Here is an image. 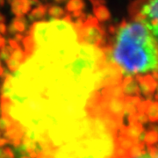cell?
<instances>
[{
    "label": "cell",
    "instance_id": "obj_1",
    "mask_svg": "<svg viewBox=\"0 0 158 158\" xmlns=\"http://www.w3.org/2000/svg\"><path fill=\"white\" fill-rule=\"evenodd\" d=\"M107 58L118 65L123 75L158 71V48L146 25L133 19L117 26L105 47Z\"/></svg>",
    "mask_w": 158,
    "mask_h": 158
},
{
    "label": "cell",
    "instance_id": "obj_2",
    "mask_svg": "<svg viewBox=\"0 0 158 158\" xmlns=\"http://www.w3.org/2000/svg\"><path fill=\"white\" fill-rule=\"evenodd\" d=\"M130 17L143 22L158 48V0H135L128 8Z\"/></svg>",
    "mask_w": 158,
    "mask_h": 158
},
{
    "label": "cell",
    "instance_id": "obj_3",
    "mask_svg": "<svg viewBox=\"0 0 158 158\" xmlns=\"http://www.w3.org/2000/svg\"><path fill=\"white\" fill-rule=\"evenodd\" d=\"M75 28L77 30V40L80 44L100 48H104L106 45V29L99 25L98 20L95 17L87 15L85 23Z\"/></svg>",
    "mask_w": 158,
    "mask_h": 158
},
{
    "label": "cell",
    "instance_id": "obj_4",
    "mask_svg": "<svg viewBox=\"0 0 158 158\" xmlns=\"http://www.w3.org/2000/svg\"><path fill=\"white\" fill-rule=\"evenodd\" d=\"M135 79L138 82L141 93L146 98V99H150L154 97L155 91L157 89L158 82L153 77L152 74H138L135 75Z\"/></svg>",
    "mask_w": 158,
    "mask_h": 158
},
{
    "label": "cell",
    "instance_id": "obj_5",
    "mask_svg": "<svg viewBox=\"0 0 158 158\" xmlns=\"http://www.w3.org/2000/svg\"><path fill=\"white\" fill-rule=\"evenodd\" d=\"M121 86L125 96L141 97L138 82L135 77H134L132 75H127L126 77L122 79Z\"/></svg>",
    "mask_w": 158,
    "mask_h": 158
},
{
    "label": "cell",
    "instance_id": "obj_6",
    "mask_svg": "<svg viewBox=\"0 0 158 158\" xmlns=\"http://www.w3.org/2000/svg\"><path fill=\"white\" fill-rule=\"evenodd\" d=\"M93 13L98 22H106L111 19V12L106 4L93 6Z\"/></svg>",
    "mask_w": 158,
    "mask_h": 158
},
{
    "label": "cell",
    "instance_id": "obj_7",
    "mask_svg": "<svg viewBox=\"0 0 158 158\" xmlns=\"http://www.w3.org/2000/svg\"><path fill=\"white\" fill-rule=\"evenodd\" d=\"M48 6L49 5H42V4L37 6L36 8H34V10L29 13V19L31 21H35L36 22V21H38L40 19H41L42 18H44L47 11H48Z\"/></svg>",
    "mask_w": 158,
    "mask_h": 158
},
{
    "label": "cell",
    "instance_id": "obj_8",
    "mask_svg": "<svg viewBox=\"0 0 158 158\" xmlns=\"http://www.w3.org/2000/svg\"><path fill=\"white\" fill-rule=\"evenodd\" d=\"M135 144V141L133 139H131L130 137L122 135V134L118 133V135L115 138V146L123 148L127 150H129Z\"/></svg>",
    "mask_w": 158,
    "mask_h": 158
},
{
    "label": "cell",
    "instance_id": "obj_9",
    "mask_svg": "<svg viewBox=\"0 0 158 158\" xmlns=\"http://www.w3.org/2000/svg\"><path fill=\"white\" fill-rule=\"evenodd\" d=\"M148 120L151 121L152 123L157 122L158 121V101L153 102L149 104L146 112Z\"/></svg>",
    "mask_w": 158,
    "mask_h": 158
},
{
    "label": "cell",
    "instance_id": "obj_10",
    "mask_svg": "<svg viewBox=\"0 0 158 158\" xmlns=\"http://www.w3.org/2000/svg\"><path fill=\"white\" fill-rule=\"evenodd\" d=\"M11 23L14 26V27H15L18 33H24L27 30V27L28 26V22L24 16L15 17L12 19Z\"/></svg>",
    "mask_w": 158,
    "mask_h": 158
},
{
    "label": "cell",
    "instance_id": "obj_11",
    "mask_svg": "<svg viewBox=\"0 0 158 158\" xmlns=\"http://www.w3.org/2000/svg\"><path fill=\"white\" fill-rule=\"evenodd\" d=\"M65 7H66V11L69 13L77 10L84 11V9L85 8V3L84 0H68Z\"/></svg>",
    "mask_w": 158,
    "mask_h": 158
},
{
    "label": "cell",
    "instance_id": "obj_12",
    "mask_svg": "<svg viewBox=\"0 0 158 158\" xmlns=\"http://www.w3.org/2000/svg\"><path fill=\"white\" fill-rule=\"evenodd\" d=\"M16 122L17 120H14L10 116L2 115L0 117V132H6L9 130L15 125Z\"/></svg>",
    "mask_w": 158,
    "mask_h": 158
},
{
    "label": "cell",
    "instance_id": "obj_13",
    "mask_svg": "<svg viewBox=\"0 0 158 158\" xmlns=\"http://www.w3.org/2000/svg\"><path fill=\"white\" fill-rule=\"evenodd\" d=\"M48 13L49 16L54 19H61L66 15V11L59 6H48Z\"/></svg>",
    "mask_w": 158,
    "mask_h": 158
},
{
    "label": "cell",
    "instance_id": "obj_14",
    "mask_svg": "<svg viewBox=\"0 0 158 158\" xmlns=\"http://www.w3.org/2000/svg\"><path fill=\"white\" fill-rule=\"evenodd\" d=\"M146 146H154L158 144V133L152 129L146 131V135L144 139Z\"/></svg>",
    "mask_w": 158,
    "mask_h": 158
},
{
    "label": "cell",
    "instance_id": "obj_15",
    "mask_svg": "<svg viewBox=\"0 0 158 158\" xmlns=\"http://www.w3.org/2000/svg\"><path fill=\"white\" fill-rule=\"evenodd\" d=\"M13 50L14 49L10 46H4L2 48H0V59L6 62L11 57Z\"/></svg>",
    "mask_w": 158,
    "mask_h": 158
},
{
    "label": "cell",
    "instance_id": "obj_16",
    "mask_svg": "<svg viewBox=\"0 0 158 158\" xmlns=\"http://www.w3.org/2000/svg\"><path fill=\"white\" fill-rule=\"evenodd\" d=\"M21 64H22L21 62H19L17 60H15V59H13V58H11V57L6 62L7 68L11 72H15L16 70H18Z\"/></svg>",
    "mask_w": 158,
    "mask_h": 158
},
{
    "label": "cell",
    "instance_id": "obj_17",
    "mask_svg": "<svg viewBox=\"0 0 158 158\" xmlns=\"http://www.w3.org/2000/svg\"><path fill=\"white\" fill-rule=\"evenodd\" d=\"M11 12L16 16V17H19V16H24L21 11V7L19 5V0H15L14 2H12L11 4Z\"/></svg>",
    "mask_w": 158,
    "mask_h": 158
},
{
    "label": "cell",
    "instance_id": "obj_18",
    "mask_svg": "<svg viewBox=\"0 0 158 158\" xmlns=\"http://www.w3.org/2000/svg\"><path fill=\"white\" fill-rule=\"evenodd\" d=\"M11 58L17 60L19 62H20L22 63L25 59H26V54H25V51H23L21 48H19V49H14L12 54H11Z\"/></svg>",
    "mask_w": 158,
    "mask_h": 158
},
{
    "label": "cell",
    "instance_id": "obj_19",
    "mask_svg": "<svg viewBox=\"0 0 158 158\" xmlns=\"http://www.w3.org/2000/svg\"><path fill=\"white\" fill-rule=\"evenodd\" d=\"M19 5H20V7H21V11H22V13L25 15V14H27L30 10H31V4L29 2L28 0H19Z\"/></svg>",
    "mask_w": 158,
    "mask_h": 158
},
{
    "label": "cell",
    "instance_id": "obj_20",
    "mask_svg": "<svg viewBox=\"0 0 158 158\" xmlns=\"http://www.w3.org/2000/svg\"><path fill=\"white\" fill-rule=\"evenodd\" d=\"M136 119H137V122L141 123V125L148 124V122L149 121L147 114L144 113H137V114H136Z\"/></svg>",
    "mask_w": 158,
    "mask_h": 158
},
{
    "label": "cell",
    "instance_id": "obj_21",
    "mask_svg": "<svg viewBox=\"0 0 158 158\" xmlns=\"http://www.w3.org/2000/svg\"><path fill=\"white\" fill-rule=\"evenodd\" d=\"M4 154H5L4 158H15L14 152H13V150H11V148H4Z\"/></svg>",
    "mask_w": 158,
    "mask_h": 158
},
{
    "label": "cell",
    "instance_id": "obj_22",
    "mask_svg": "<svg viewBox=\"0 0 158 158\" xmlns=\"http://www.w3.org/2000/svg\"><path fill=\"white\" fill-rule=\"evenodd\" d=\"M8 43H9V46H10L11 48H12L13 49L21 48V47L19 44V42H17L14 39H8Z\"/></svg>",
    "mask_w": 158,
    "mask_h": 158
},
{
    "label": "cell",
    "instance_id": "obj_23",
    "mask_svg": "<svg viewBox=\"0 0 158 158\" xmlns=\"http://www.w3.org/2000/svg\"><path fill=\"white\" fill-rule=\"evenodd\" d=\"M156 146L158 147V144H156ZM135 158H153V157L150 156V154L148 152V151H145V150H144V151L141 153L140 156H136V157ZM155 158H158V156H156V157H155Z\"/></svg>",
    "mask_w": 158,
    "mask_h": 158
},
{
    "label": "cell",
    "instance_id": "obj_24",
    "mask_svg": "<svg viewBox=\"0 0 158 158\" xmlns=\"http://www.w3.org/2000/svg\"><path fill=\"white\" fill-rule=\"evenodd\" d=\"M90 2L93 6H98V5H105L106 4V0H90Z\"/></svg>",
    "mask_w": 158,
    "mask_h": 158
},
{
    "label": "cell",
    "instance_id": "obj_25",
    "mask_svg": "<svg viewBox=\"0 0 158 158\" xmlns=\"http://www.w3.org/2000/svg\"><path fill=\"white\" fill-rule=\"evenodd\" d=\"M7 32V27L5 22H0V34L5 35Z\"/></svg>",
    "mask_w": 158,
    "mask_h": 158
},
{
    "label": "cell",
    "instance_id": "obj_26",
    "mask_svg": "<svg viewBox=\"0 0 158 158\" xmlns=\"http://www.w3.org/2000/svg\"><path fill=\"white\" fill-rule=\"evenodd\" d=\"M7 31H8V33L11 34V35H14L16 33H18L17 31H16V29H15V27H14V26L12 25V23H11L9 25V27L7 28Z\"/></svg>",
    "mask_w": 158,
    "mask_h": 158
},
{
    "label": "cell",
    "instance_id": "obj_27",
    "mask_svg": "<svg viewBox=\"0 0 158 158\" xmlns=\"http://www.w3.org/2000/svg\"><path fill=\"white\" fill-rule=\"evenodd\" d=\"M13 36H14V38H13V39L15 40L17 42H20V41H22L23 39H24V35L22 34V33H19V34L16 33V34H14Z\"/></svg>",
    "mask_w": 158,
    "mask_h": 158
},
{
    "label": "cell",
    "instance_id": "obj_28",
    "mask_svg": "<svg viewBox=\"0 0 158 158\" xmlns=\"http://www.w3.org/2000/svg\"><path fill=\"white\" fill-rule=\"evenodd\" d=\"M28 1L30 2L31 6H39L41 4L40 0H28Z\"/></svg>",
    "mask_w": 158,
    "mask_h": 158
},
{
    "label": "cell",
    "instance_id": "obj_29",
    "mask_svg": "<svg viewBox=\"0 0 158 158\" xmlns=\"http://www.w3.org/2000/svg\"><path fill=\"white\" fill-rule=\"evenodd\" d=\"M148 129H152V130H154V131H156V132H157L158 133V126L156 124L149 125V127H148Z\"/></svg>",
    "mask_w": 158,
    "mask_h": 158
},
{
    "label": "cell",
    "instance_id": "obj_30",
    "mask_svg": "<svg viewBox=\"0 0 158 158\" xmlns=\"http://www.w3.org/2000/svg\"><path fill=\"white\" fill-rule=\"evenodd\" d=\"M4 46H6V40L3 37H0V48H2Z\"/></svg>",
    "mask_w": 158,
    "mask_h": 158
},
{
    "label": "cell",
    "instance_id": "obj_31",
    "mask_svg": "<svg viewBox=\"0 0 158 158\" xmlns=\"http://www.w3.org/2000/svg\"><path fill=\"white\" fill-rule=\"evenodd\" d=\"M5 154H4V148L0 147V158H4Z\"/></svg>",
    "mask_w": 158,
    "mask_h": 158
},
{
    "label": "cell",
    "instance_id": "obj_32",
    "mask_svg": "<svg viewBox=\"0 0 158 158\" xmlns=\"http://www.w3.org/2000/svg\"><path fill=\"white\" fill-rule=\"evenodd\" d=\"M5 21H6V17L2 13H0V22H5Z\"/></svg>",
    "mask_w": 158,
    "mask_h": 158
},
{
    "label": "cell",
    "instance_id": "obj_33",
    "mask_svg": "<svg viewBox=\"0 0 158 158\" xmlns=\"http://www.w3.org/2000/svg\"><path fill=\"white\" fill-rule=\"evenodd\" d=\"M56 3H57V4H62V3H64L66 0H54Z\"/></svg>",
    "mask_w": 158,
    "mask_h": 158
},
{
    "label": "cell",
    "instance_id": "obj_34",
    "mask_svg": "<svg viewBox=\"0 0 158 158\" xmlns=\"http://www.w3.org/2000/svg\"><path fill=\"white\" fill-rule=\"evenodd\" d=\"M5 2H6V0H0V7H3L5 6Z\"/></svg>",
    "mask_w": 158,
    "mask_h": 158
},
{
    "label": "cell",
    "instance_id": "obj_35",
    "mask_svg": "<svg viewBox=\"0 0 158 158\" xmlns=\"http://www.w3.org/2000/svg\"><path fill=\"white\" fill-rule=\"evenodd\" d=\"M157 89H158V86H157ZM155 98H156V99H157V100H158V90H157V93H156V94L155 95Z\"/></svg>",
    "mask_w": 158,
    "mask_h": 158
},
{
    "label": "cell",
    "instance_id": "obj_36",
    "mask_svg": "<svg viewBox=\"0 0 158 158\" xmlns=\"http://www.w3.org/2000/svg\"><path fill=\"white\" fill-rule=\"evenodd\" d=\"M14 1H15V0H7V2H8V3H9L10 5H11L12 2H14Z\"/></svg>",
    "mask_w": 158,
    "mask_h": 158
},
{
    "label": "cell",
    "instance_id": "obj_37",
    "mask_svg": "<svg viewBox=\"0 0 158 158\" xmlns=\"http://www.w3.org/2000/svg\"><path fill=\"white\" fill-rule=\"evenodd\" d=\"M121 158H130L129 156H126V157H121Z\"/></svg>",
    "mask_w": 158,
    "mask_h": 158
},
{
    "label": "cell",
    "instance_id": "obj_38",
    "mask_svg": "<svg viewBox=\"0 0 158 158\" xmlns=\"http://www.w3.org/2000/svg\"><path fill=\"white\" fill-rule=\"evenodd\" d=\"M0 66H1V59H0Z\"/></svg>",
    "mask_w": 158,
    "mask_h": 158
}]
</instances>
